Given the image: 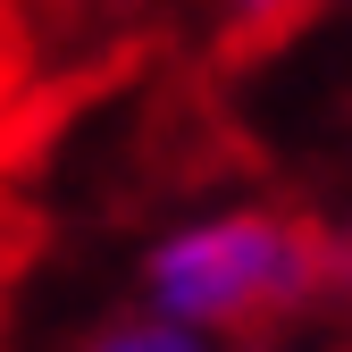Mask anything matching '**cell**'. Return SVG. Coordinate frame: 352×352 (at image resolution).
I'll list each match as a JSON object with an SVG mask.
<instances>
[{
	"mask_svg": "<svg viewBox=\"0 0 352 352\" xmlns=\"http://www.w3.org/2000/svg\"><path fill=\"white\" fill-rule=\"evenodd\" d=\"M319 285V243L285 218H210L151 252V311L176 327H260Z\"/></svg>",
	"mask_w": 352,
	"mask_h": 352,
	"instance_id": "obj_1",
	"label": "cell"
},
{
	"mask_svg": "<svg viewBox=\"0 0 352 352\" xmlns=\"http://www.w3.org/2000/svg\"><path fill=\"white\" fill-rule=\"evenodd\" d=\"M93 352H201V327H176V319H143V327H118V336H101Z\"/></svg>",
	"mask_w": 352,
	"mask_h": 352,
	"instance_id": "obj_2",
	"label": "cell"
},
{
	"mask_svg": "<svg viewBox=\"0 0 352 352\" xmlns=\"http://www.w3.org/2000/svg\"><path fill=\"white\" fill-rule=\"evenodd\" d=\"M311 0H235V17L243 25H285V17H302Z\"/></svg>",
	"mask_w": 352,
	"mask_h": 352,
	"instance_id": "obj_3",
	"label": "cell"
}]
</instances>
